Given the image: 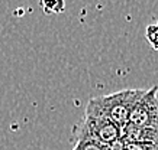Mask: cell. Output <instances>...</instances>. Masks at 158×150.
<instances>
[{"mask_svg": "<svg viewBox=\"0 0 158 150\" xmlns=\"http://www.w3.org/2000/svg\"><path fill=\"white\" fill-rule=\"evenodd\" d=\"M145 91L147 90H122L118 92L94 97L89 102L122 129L129 123L131 110L135 106V102L145 94Z\"/></svg>", "mask_w": 158, "mask_h": 150, "instance_id": "1", "label": "cell"}, {"mask_svg": "<svg viewBox=\"0 0 158 150\" xmlns=\"http://www.w3.org/2000/svg\"><path fill=\"white\" fill-rule=\"evenodd\" d=\"M120 131L122 129L118 124H115L109 117H106L96 107L91 106L90 102L87 104L81 126L78 130L80 137H87L106 146L116 139H120Z\"/></svg>", "mask_w": 158, "mask_h": 150, "instance_id": "2", "label": "cell"}, {"mask_svg": "<svg viewBox=\"0 0 158 150\" xmlns=\"http://www.w3.org/2000/svg\"><path fill=\"white\" fill-rule=\"evenodd\" d=\"M129 124L158 129V87L149 88L135 102L129 114Z\"/></svg>", "mask_w": 158, "mask_h": 150, "instance_id": "3", "label": "cell"}, {"mask_svg": "<svg viewBox=\"0 0 158 150\" xmlns=\"http://www.w3.org/2000/svg\"><path fill=\"white\" fill-rule=\"evenodd\" d=\"M120 139L125 143H155L158 144V129L139 127L134 124H126L122 127Z\"/></svg>", "mask_w": 158, "mask_h": 150, "instance_id": "4", "label": "cell"}, {"mask_svg": "<svg viewBox=\"0 0 158 150\" xmlns=\"http://www.w3.org/2000/svg\"><path fill=\"white\" fill-rule=\"evenodd\" d=\"M73 150H106V147L97 141L87 139V137H77V143L73 147Z\"/></svg>", "mask_w": 158, "mask_h": 150, "instance_id": "5", "label": "cell"}, {"mask_svg": "<svg viewBox=\"0 0 158 150\" xmlns=\"http://www.w3.org/2000/svg\"><path fill=\"white\" fill-rule=\"evenodd\" d=\"M41 3L44 6L45 13H61L65 7L64 0H42Z\"/></svg>", "mask_w": 158, "mask_h": 150, "instance_id": "6", "label": "cell"}, {"mask_svg": "<svg viewBox=\"0 0 158 150\" xmlns=\"http://www.w3.org/2000/svg\"><path fill=\"white\" fill-rule=\"evenodd\" d=\"M145 36H147V39H148L149 45H151L155 51H158V22L151 23V25L147 26Z\"/></svg>", "mask_w": 158, "mask_h": 150, "instance_id": "7", "label": "cell"}, {"mask_svg": "<svg viewBox=\"0 0 158 150\" xmlns=\"http://www.w3.org/2000/svg\"><path fill=\"white\" fill-rule=\"evenodd\" d=\"M123 150H158L155 143H125Z\"/></svg>", "mask_w": 158, "mask_h": 150, "instance_id": "8", "label": "cell"}, {"mask_svg": "<svg viewBox=\"0 0 158 150\" xmlns=\"http://www.w3.org/2000/svg\"><path fill=\"white\" fill-rule=\"evenodd\" d=\"M105 147H106V150H123L125 141L122 140V139H116V140H113L112 143L106 144Z\"/></svg>", "mask_w": 158, "mask_h": 150, "instance_id": "9", "label": "cell"}]
</instances>
